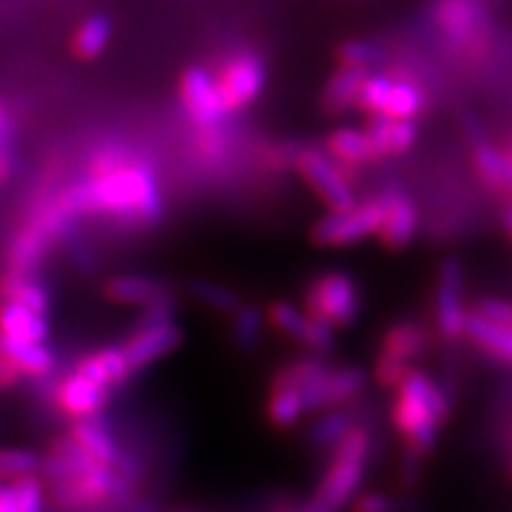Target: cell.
Segmentation results:
<instances>
[{
  "label": "cell",
  "instance_id": "30bf717a",
  "mask_svg": "<svg viewBox=\"0 0 512 512\" xmlns=\"http://www.w3.org/2000/svg\"><path fill=\"white\" fill-rule=\"evenodd\" d=\"M463 266L456 259H446L439 271L437 287V325L446 339L463 335Z\"/></svg>",
  "mask_w": 512,
  "mask_h": 512
},
{
  "label": "cell",
  "instance_id": "ffe728a7",
  "mask_svg": "<svg viewBox=\"0 0 512 512\" xmlns=\"http://www.w3.org/2000/svg\"><path fill=\"white\" fill-rule=\"evenodd\" d=\"M0 354L8 356L22 370L24 377H34V380H43L55 370V356L46 344L15 342V339L0 337Z\"/></svg>",
  "mask_w": 512,
  "mask_h": 512
},
{
  "label": "cell",
  "instance_id": "ab89813d",
  "mask_svg": "<svg viewBox=\"0 0 512 512\" xmlns=\"http://www.w3.org/2000/svg\"><path fill=\"white\" fill-rule=\"evenodd\" d=\"M382 60V50L366 41H349L339 48V62L344 67H358L368 69Z\"/></svg>",
  "mask_w": 512,
  "mask_h": 512
},
{
  "label": "cell",
  "instance_id": "836d02e7",
  "mask_svg": "<svg viewBox=\"0 0 512 512\" xmlns=\"http://www.w3.org/2000/svg\"><path fill=\"white\" fill-rule=\"evenodd\" d=\"M268 415L278 427H290L304 415L302 399H299L297 389L273 387L271 403H268Z\"/></svg>",
  "mask_w": 512,
  "mask_h": 512
},
{
  "label": "cell",
  "instance_id": "d6986e66",
  "mask_svg": "<svg viewBox=\"0 0 512 512\" xmlns=\"http://www.w3.org/2000/svg\"><path fill=\"white\" fill-rule=\"evenodd\" d=\"M76 373L86 377L100 387L112 389L124 384L128 377H131L133 370L128 368V361L121 349H102L98 354L86 356L83 361L76 366Z\"/></svg>",
  "mask_w": 512,
  "mask_h": 512
},
{
  "label": "cell",
  "instance_id": "9a60e30c",
  "mask_svg": "<svg viewBox=\"0 0 512 512\" xmlns=\"http://www.w3.org/2000/svg\"><path fill=\"white\" fill-rule=\"evenodd\" d=\"M105 294L112 302L119 304H136V306H174V294L162 283H155L150 278L140 275H119L105 285Z\"/></svg>",
  "mask_w": 512,
  "mask_h": 512
},
{
  "label": "cell",
  "instance_id": "d4e9b609",
  "mask_svg": "<svg viewBox=\"0 0 512 512\" xmlns=\"http://www.w3.org/2000/svg\"><path fill=\"white\" fill-rule=\"evenodd\" d=\"M427 347V337L415 323H399L384 335L382 354L403 361L406 366H411L413 358H418Z\"/></svg>",
  "mask_w": 512,
  "mask_h": 512
},
{
  "label": "cell",
  "instance_id": "cb8c5ba5",
  "mask_svg": "<svg viewBox=\"0 0 512 512\" xmlns=\"http://www.w3.org/2000/svg\"><path fill=\"white\" fill-rule=\"evenodd\" d=\"M0 512H43V486L38 477L0 482Z\"/></svg>",
  "mask_w": 512,
  "mask_h": 512
},
{
  "label": "cell",
  "instance_id": "4fadbf2b",
  "mask_svg": "<svg viewBox=\"0 0 512 512\" xmlns=\"http://www.w3.org/2000/svg\"><path fill=\"white\" fill-rule=\"evenodd\" d=\"M482 8L477 0H439L437 22L444 34L460 46H472L482 27Z\"/></svg>",
  "mask_w": 512,
  "mask_h": 512
},
{
  "label": "cell",
  "instance_id": "ac0fdd59",
  "mask_svg": "<svg viewBox=\"0 0 512 512\" xmlns=\"http://www.w3.org/2000/svg\"><path fill=\"white\" fill-rule=\"evenodd\" d=\"M50 242H53V238H50L46 230L38 226V223L31 221L10 245L8 271L34 275L36 266L41 264L43 256L48 252Z\"/></svg>",
  "mask_w": 512,
  "mask_h": 512
},
{
  "label": "cell",
  "instance_id": "f1b7e54d",
  "mask_svg": "<svg viewBox=\"0 0 512 512\" xmlns=\"http://www.w3.org/2000/svg\"><path fill=\"white\" fill-rule=\"evenodd\" d=\"M110 34H112L110 19L102 15L88 17L79 27V31H76V38H74L76 57H81V60H93V57H98L102 50H105L107 41H110Z\"/></svg>",
  "mask_w": 512,
  "mask_h": 512
},
{
  "label": "cell",
  "instance_id": "f546056e",
  "mask_svg": "<svg viewBox=\"0 0 512 512\" xmlns=\"http://www.w3.org/2000/svg\"><path fill=\"white\" fill-rule=\"evenodd\" d=\"M41 475V456L31 448H0V482Z\"/></svg>",
  "mask_w": 512,
  "mask_h": 512
},
{
  "label": "cell",
  "instance_id": "5bb4252c",
  "mask_svg": "<svg viewBox=\"0 0 512 512\" xmlns=\"http://www.w3.org/2000/svg\"><path fill=\"white\" fill-rule=\"evenodd\" d=\"M57 401L74 418H91V415H98L105 408V403L110 401V389L86 380L74 370L57 387Z\"/></svg>",
  "mask_w": 512,
  "mask_h": 512
},
{
  "label": "cell",
  "instance_id": "7402d4cb",
  "mask_svg": "<svg viewBox=\"0 0 512 512\" xmlns=\"http://www.w3.org/2000/svg\"><path fill=\"white\" fill-rule=\"evenodd\" d=\"M72 439L95 460V463L110 467L117 465V460L121 456L119 446L114 444L112 437L107 434L102 422L95 418V415H91V418H76Z\"/></svg>",
  "mask_w": 512,
  "mask_h": 512
},
{
  "label": "cell",
  "instance_id": "44dd1931",
  "mask_svg": "<svg viewBox=\"0 0 512 512\" xmlns=\"http://www.w3.org/2000/svg\"><path fill=\"white\" fill-rule=\"evenodd\" d=\"M0 302H15L46 316L50 309V294L34 275L8 271L0 278Z\"/></svg>",
  "mask_w": 512,
  "mask_h": 512
},
{
  "label": "cell",
  "instance_id": "d590c367",
  "mask_svg": "<svg viewBox=\"0 0 512 512\" xmlns=\"http://www.w3.org/2000/svg\"><path fill=\"white\" fill-rule=\"evenodd\" d=\"M328 366H325L323 358H304V361L285 366L275 375L273 387H287V389H302L306 382L316 380L318 375H323Z\"/></svg>",
  "mask_w": 512,
  "mask_h": 512
},
{
  "label": "cell",
  "instance_id": "b9f144b4",
  "mask_svg": "<svg viewBox=\"0 0 512 512\" xmlns=\"http://www.w3.org/2000/svg\"><path fill=\"white\" fill-rule=\"evenodd\" d=\"M415 128L413 119H392L389 124V155H401L415 143Z\"/></svg>",
  "mask_w": 512,
  "mask_h": 512
},
{
  "label": "cell",
  "instance_id": "7bdbcfd3",
  "mask_svg": "<svg viewBox=\"0 0 512 512\" xmlns=\"http://www.w3.org/2000/svg\"><path fill=\"white\" fill-rule=\"evenodd\" d=\"M475 313H479V316L486 320H491V323L505 325V328H510V323H512V311H510L508 302H503V299H496V297L479 299Z\"/></svg>",
  "mask_w": 512,
  "mask_h": 512
},
{
  "label": "cell",
  "instance_id": "52a82bcc",
  "mask_svg": "<svg viewBox=\"0 0 512 512\" xmlns=\"http://www.w3.org/2000/svg\"><path fill=\"white\" fill-rule=\"evenodd\" d=\"M297 166L332 211H347L354 207V190L342 169L330 157L320 155L316 150H304L297 155Z\"/></svg>",
  "mask_w": 512,
  "mask_h": 512
},
{
  "label": "cell",
  "instance_id": "83f0119b",
  "mask_svg": "<svg viewBox=\"0 0 512 512\" xmlns=\"http://www.w3.org/2000/svg\"><path fill=\"white\" fill-rule=\"evenodd\" d=\"M425 105V95L418 88V83L401 79L392 83V93H389L387 105H384L382 117L387 119H415V114Z\"/></svg>",
  "mask_w": 512,
  "mask_h": 512
},
{
  "label": "cell",
  "instance_id": "ee69618b",
  "mask_svg": "<svg viewBox=\"0 0 512 512\" xmlns=\"http://www.w3.org/2000/svg\"><path fill=\"white\" fill-rule=\"evenodd\" d=\"M420 460H422V453L413 451V448L406 446V456H403V460H401V482L406 486L418 484Z\"/></svg>",
  "mask_w": 512,
  "mask_h": 512
},
{
  "label": "cell",
  "instance_id": "2e32d148",
  "mask_svg": "<svg viewBox=\"0 0 512 512\" xmlns=\"http://www.w3.org/2000/svg\"><path fill=\"white\" fill-rule=\"evenodd\" d=\"M50 335L48 318L43 313L24 309L15 302H0V337L15 342L43 344Z\"/></svg>",
  "mask_w": 512,
  "mask_h": 512
},
{
  "label": "cell",
  "instance_id": "6da1fadb",
  "mask_svg": "<svg viewBox=\"0 0 512 512\" xmlns=\"http://www.w3.org/2000/svg\"><path fill=\"white\" fill-rule=\"evenodd\" d=\"M57 204L69 216L86 211L140 223H157L164 214L162 192L150 166L117 150L95 155L91 178L69 188Z\"/></svg>",
  "mask_w": 512,
  "mask_h": 512
},
{
  "label": "cell",
  "instance_id": "ba28073f",
  "mask_svg": "<svg viewBox=\"0 0 512 512\" xmlns=\"http://www.w3.org/2000/svg\"><path fill=\"white\" fill-rule=\"evenodd\" d=\"M366 387V373L361 368H342V370H325L316 380L306 382L302 389H297L302 399L304 413L320 411V408L335 406V403L349 401L363 392Z\"/></svg>",
  "mask_w": 512,
  "mask_h": 512
},
{
  "label": "cell",
  "instance_id": "9c48e42d",
  "mask_svg": "<svg viewBox=\"0 0 512 512\" xmlns=\"http://www.w3.org/2000/svg\"><path fill=\"white\" fill-rule=\"evenodd\" d=\"M181 95L190 119L200 128L219 126V121L228 114L214 79L202 67H190L183 74Z\"/></svg>",
  "mask_w": 512,
  "mask_h": 512
},
{
  "label": "cell",
  "instance_id": "3957f363",
  "mask_svg": "<svg viewBox=\"0 0 512 512\" xmlns=\"http://www.w3.org/2000/svg\"><path fill=\"white\" fill-rule=\"evenodd\" d=\"M368 456L370 434L354 425L335 446L328 472H325L313 501L302 512H337L342 505H347L361 486Z\"/></svg>",
  "mask_w": 512,
  "mask_h": 512
},
{
  "label": "cell",
  "instance_id": "d6a6232c",
  "mask_svg": "<svg viewBox=\"0 0 512 512\" xmlns=\"http://www.w3.org/2000/svg\"><path fill=\"white\" fill-rule=\"evenodd\" d=\"M261 330H264V313L256 306H242L235 311V323H233V339L238 344V349L249 351L259 342Z\"/></svg>",
  "mask_w": 512,
  "mask_h": 512
},
{
  "label": "cell",
  "instance_id": "1f68e13d",
  "mask_svg": "<svg viewBox=\"0 0 512 512\" xmlns=\"http://www.w3.org/2000/svg\"><path fill=\"white\" fill-rule=\"evenodd\" d=\"M190 292L197 302H202L204 306H209V309L214 311L235 313L240 309L238 294L219 283H211V280H192Z\"/></svg>",
  "mask_w": 512,
  "mask_h": 512
},
{
  "label": "cell",
  "instance_id": "603a6c76",
  "mask_svg": "<svg viewBox=\"0 0 512 512\" xmlns=\"http://www.w3.org/2000/svg\"><path fill=\"white\" fill-rule=\"evenodd\" d=\"M366 76H368L366 69H358V67H342L339 72H335V76L328 81V86H325V95H323L325 110L330 114H337V112L349 110V107H354L358 100V91H361Z\"/></svg>",
  "mask_w": 512,
  "mask_h": 512
},
{
  "label": "cell",
  "instance_id": "4dcf8cb0",
  "mask_svg": "<svg viewBox=\"0 0 512 512\" xmlns=\"http://www.w3.org/2000/svg\"><path fill=\"white\" fill-rule=\"evenodd\" d=\"M351 427H354V422H351L349 413L335 411V413L323 415V418H318L311 425L309 444L313 448H328V446L335 448L339 441H342L344 434L351 430Z\"/></svg>",
  "mask_w": 512,
  "mask_h": 512
},
{
  "label": "cell",
  "instance_id": "5b68a950",
  "mask_svg": "<svg viewBox=\"0 0 512 512\" xmlns=\"http://www.w3.org/2000/svg\"><path fill=\"white\" fill-rule=\"evenodd\" d=\"M382 226V197H373L363 204H354L347 211H332L313 226V242L320 247L354 245L375 235Z\"/></svg>",
  "mask_w": 512,
  "mask_h": 512
},
{
  "label": "cell",
  "instance_id": "8fae6325",
  "mask_svg": "<svg viewBox=\"0 0 512 512\" xmlns=\"http://www.w3.org/2000/svg\"><path fill=\"white\" fill-rule=\"evenodd\" d=\"M181 342H183V332L178 330L174 323H169V325H157V328L136 330L121 351H124L128 368H131L133 373H138V370H143L150 366V363H155L157 358L171 354V351L181 347Z\"/></svg>",
  "mask_w": 512,
  "mask_h": 512
},
{
  "label": "cell",
  "instance_id": "60d3db41",
  "mask_svg": "<svg viewBox=\"0 0 512 512\" xmlns=\"http://www.w3.org/2000/svg\"><path fill=\"white\" fill-rule=\"evenodd\" d=\"M306 318H309V325H306V344L320 356L330 354L335 349V328H332L328 320L309 316V313H306Z\"/></svg>",
  "mask_w": 512,
  "mask_h": 512
},
{
  "label": "cell",
  "instance_id": "74e56055",
  "mask_svg": "<svg viewBox=\"0 0 512 512\" xmlns=\"http://www.w3.org/2000/svg\"><path fill=\"white\" fill-rule=\"evenodd\" d=\"M15 171V124L5 102H0V185Z\"/></svg>",
  "mask_w": 512,
  "mask_h": 512
},
{
  "label": "cell",
  "instance_id": "f35d334b",
  "mask_svg": "<svg viewBox=\"0 0 512 512\" xmlns=\"http://www.w3.org/2000/svg\"><path fill=\"white\" fill-rule=\"evenodd\" d=\"M418 503L411 498H394L389 494H366L354 501V512H415Z\"/></svg>",
  "mask_w": 512,
  "mask_h": 512
},
{
  "label": "cell",
  "instance_id": "484cf974",
  "mask_svg": "<svg viewBox=\"0 0 512 512\" xmlns=\"http://www.w3.org/2000/svg\"><path fill=\"white\" fill-rule=\"evenodd\" d=\"M328 150L332 162H335L339 169H342V166H358L373 162V159H370L366 133L356 131V128H339V131L332 133L328 138Z\"/></svg>",
  "mask_w": 512,
  "mask_h": 512
},
{
  "label": "cell",
  "instance_id": "8d00e7d4",
  "mask_svg": "<svg viewBox=\"0 0 512 512\" xmlns=\"http://www.w3.org/2000/svg\"><path fill=\"white\" fill-rule=\"evenodd\" d=\"M271 320L275 328L285 332L287 337L306 344V325H309V318H306V313L302 309H297V306L290 302H275L271 306Z\"/></svg>",
  "mask_w": 512,
  "mask_h": 512
},
{
  "label": "cell",
  "instance_id": "7a4b0ae2",
  "mask_svg": "<svg viewBox=\"0 0 512 512\" xmlns=\"http://www.w3.org/2000/svg\"><path fill=\"white\" fill-rule=\"evenodd\" d=\"M392 418L399 432L406 437V446L425 456L437 444L439 425L451 415V401L437 382L425 373L411 368L396 384Z\"/></svg>",
  "mask_w": 512,
  "mask_h": 512
},
{
  "label": "cell",
  "instance_id": "8992f818",
  "mask_svg": "<svg viewBox=\"0 0 512 512\" xmlns=\"http://www.w3.org/2000/svg\"><path fill=\"white\" fill-rule=\"evenodd\" d=\"M216 83V91H219L223 107L226 112H235L247 107L249 102L259 98L261 88L266 83V69L264 62L259 60L254 53H240L233 55L223 64L219 79Z\"/></svg>",
  "mask_w": 512,
  "mask_h": 512
},
{
  "label": "cell",
  "instance_id": "277c9868",
  "mask_svg": "<svg viewBox=\"0 0 512 512\" xmlns=\"http://www.w3.org/2000/svg\"><path fill=\"white\" fill-rule=\"evenodd\" d=\"M306 309L309 316L328 320L332 328H347L361 311L358 287L347 273L320 275L306 290Z\"/></svg>",
  "mask_w": 512,
  "mask_h": 512
},
{
  "label": "cell",
  "instance_id": "e575fe53",
  "mask_svg": "<svg viewBox=\"0 0 512 512\" xmlns=\"http://www.w3.org/2000/svg\"><path fill=\"white\" fill-rule=\"evenodd\" d=\"M392 83L394 81L389 79V76H384V74L366 76L361 91H358L356 105L361 107L363 112L373 114V117H382L384 105H387L389 93H392Z\"/></svg>",
  "mask_w": 512,
  "mask_h": 512
},
{
  "label": "cell",
  "instance_id": "7c38bea8",
  "mask_svg": "<svg viewBox=\"0 0 512 512\" xmlns=\"http://www.w3.org/2000/svg\"><path fill=\"white\" fill-rule=\"evenodd\" d=\"M415 230H418V209L411 197L399 190L387 192L382 197V226L377 230L384 245L389 249L408 247L415 238Z\"/></svg>",
  "mask_w": 512,
  "mask_h": 512
},
{
  "label": "cell",
  "instance_id": "e0dca14e",
  "mask_svg": "<svg viewBox=\"0 0 512 512\" xmlns=\"http://www.w3.org/2000/svg\"><path fill=\"white\" fill-rule=\"evenodd\" d=\"M463 335H467L477 344L484 354H489L494 361L508 366L512 358V332L505 325L491 323L479 316V313L470 311L465 313L463 320Z\"/></svg>",
  "mask_w": 512,
  "mask_h": 512
},
{
  "label": "cell",
  "instance_id": "4316f807",
  "mask_svg": "<svg viewBox=\"0 0 512 512\" xmlns=\"http://www.w3.org/2000/svg\"><path fill=\"white\" fill-rule=\"evenodd\" d=\"M475 166L479 178H482L491 190H505L510 185L512 166L508 152L498 150V147L489 143H479L475 147Z\"/></svg>",
  "mask_w": 512,
  "mask_h": 512
},
{
  "label": "cell",
  "instance_id": "f6af8a7d",
  "mask_svg": "<svg viewBox=\"0 0 512 512\" xmlns=\"http://www.w3.org/2000/svg\"><path fill=\"white\" fill-rule=\"evenodd\" d=\"M24 380V373L19 370L15 363L10 361L8 356L0 354V392H5V389H12L17 387L19 382Z\"/></svg>",
  "mask_w": 512,
  "mask_h": 512
}]
</instances>
